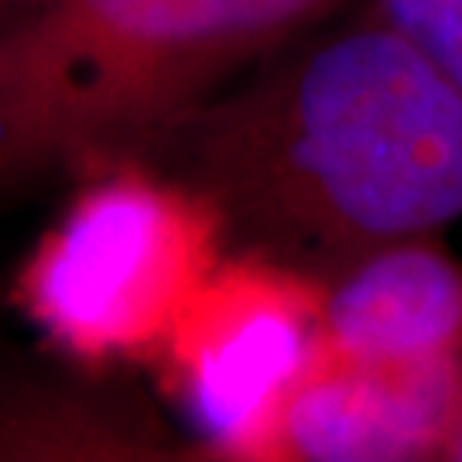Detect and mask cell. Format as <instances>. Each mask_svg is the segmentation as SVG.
<instances>
[{"mask_svg": "<svg viewBox=\"0 0 462 462\" xmlns=\"http://www.w3.org/2000/svg\"><path fill=\"white\" fill-rule=\"evenodd\" d=\"M346 0H0V206L137 162Z\"/></svg>", "mask_w": 462, "mask_h": 462, "instance_id": "obj_2", "label": "cell"}, {"mask_svg": "<svg viewBox=\"0 0 462 462\" xmlns=\"http://www.w3.org/2000/svg\"><path fill=\"white\" fill-rule=\"evenodd\" d=\"M322 343L364 364L462 356V264L431 236L356 257L322 281Z\"/></svg>", "mask_w": 462, "mask_h": 462, "instance_id": "obj_7", "label": "cell"}, {"mask_svg": "<svg viewBox=\"0 0 462 462\" xmlns=\"http://www.w3.org/2000/svg\"><path fill=\"white\" fill-rule=\"evenodd\" d=\"M366 11L408 34L462 89V0H370Z\"/></svg>", "mask_w": 462, "mask_h": 462, "instance_id": "obj_8", "label": "cell"}, {"mask_svg": "<svg viewBox=\"0 0 462 462\" xmlns=\"http://www.w3.org/2000/svg\"><path fill=\"white\" fill-rule=\"evenodd\" d=\"M322 284L233 250L189 298L158 364L202 429V459H247L267 411L322 346Z\"/></svg>", "mask_w": 462, "mask_h": 462, "instance_id": "obj_4", "label": "cell"}, {"mask_svg": "<svg viewBox=\"0 0 462 462\" xmlns=\"http://www.w3.org/2000/svg\"><path fill=\"white\" fill-rule=\"evenodd\" d=\"M459 418L462 356L364 364L322 343L267 411L247 459H418L446 448Z\"/></svg>", "mask_w": 462, "mask_h": 462, "instance_id": "obj_5", "label": "cell"}, {"mask_svg": "<svg viewBox=\"0 0 462 462\" xmlns=\"http://www.w3.org/2000/svg\"><path fill=\"white\" fill-rule=\"evenodd\" d=\"M446 452L452 456V459H462V418L456 421V429H452V435H448Z\"/></svg>", "mask_w": 462, "mask_h": 462, "instance_id": "obj_9", "label": "cell"}, {"mask_svg": "<svg viewBox=\"0 0 462 462\" xmlns=\"http://www.w3.org/2000/svg\"><path fill=\"white\" fill-rule=\"evenodd\" d=\"M192 448L103 370L0 339V462H182Z\"/></svg>", "mask_w": 462, "mask_h": 462, "instance_id": "obj_6", "label": "cell"}, {"mask_svg": "<svg viewBox=\"0 0 462 462\" xmlns=\"http://www.w3.org/2000/svg\"><path fill=\"white\" fill-rule=\"evenodd\" d=\"M223 247L219 219L192 189L144 162H120L79 179L11 295L72 364L154 360Z\"/></svg>", "mask_w": 462, "mask_h": 462, "instance_id": "obj_3", "label": "cell"}, {"mask_svg": "<svg viewBox=\"0 0 462 462\" xmlns=\"http://www.w3.org/2000/svg\"><path fill=\"white\" fill-rule=\"evenodd\" d=\"M226 244L332 278L462 219V89L383 17L322 21L179 116L137 158Z\"/></svg>", "mask_w": 462, "mask_h": 462, "instance_id": "obj_1", "label": "cell"}]
</instances>
